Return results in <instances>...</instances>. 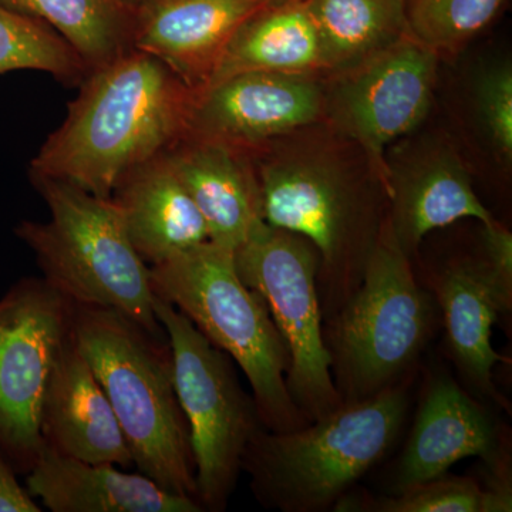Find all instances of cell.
<instances>
[{"label":"cell","mask_w":512,"mask_h":512,"mask_svg":"<svg viewBox=\"0 0 512 512\" xmlns=\"http://www.w3.org/2000/svg\"><path fill=\"white\" fill-rule=\"evenodd\" d=\"M150 282L154 295L237 363L266 430L284 433L312 423L289 394L288 350L264 298L239 276L234 251L204 242L151 265Z\"/></svg>","instance_id":"obj_4"},{"label":"cell","mask_w":512,"mask_h":512,"mask_svg":"<svg viewBox=\"0 0 512 512\" xmlns=\"http://www.w3.org/2000/svg\"><path fill=\"white\" fill-rule=\"evenodd\" d=\"M322 50L323 72L339 74L410 35L404 0H305Z\"/></svg>","instance_id":"obj_22"},{"label":"cell","mask_w":512,"mask_h":512,"mask_svg":"<svg viewBox=\"0 0 512 512\" xmlns=\"http://www.w3.org/2000/svg\"><path fill=\"white\" fill-rule=\"evenodd\" d=\"M323 109L315 74H235L195 96L188 133L254 148L315 123Z\"/></svg>","instance_id":"obj_14"},{"label":"cell","mask_w":512,"mask_h":512,"mask_svg":"<svg viewBox=\"0 0 512 512\" xmlns=\"http://www.w3.org/2000/svg\"><path fill=\"white\" fill-rule=\"evenodd\" d=\"M478 116L491 143L508 163L512 157V69L507 62L493 64L478 76Z\"/></svg>","instance_id":"obj_27"},{"label":"cell","mask_w":512,"mask_h":512,"mask_svg":"<svg viewBox=\"0 0 512 512\" xmlns=\"http://www.w3.org/2000/svg\"><path fill=\"white\" fill-rule=\"evenodd\" d=\"M154 313L173 353L175 390L190 431L197 501L204 511H224L249 441L264 424L254 397L239 383L234 360L156 295Z\"/></svg>","instance_id":"obj_8"},{"label":"cell","mask_w":512,"mask_h":512,"mask_svg":"<svg viewBox=\"0 0 512 512\" xmlns=\"http://www.w3.org/2000/svg\"><path fill=\"white\" fill-rule=\"evenodd\" d=\"M30 180L50 220L22 221L15 234L32 249L46 284L74 306L116 309L167 338L154 313L150 266L128 237L113 198L53 178Z\"/></svg>","instance_id":"obj_5"},{"label":"cell","mask_w":512,"mask_h":512,"mask_svg":"<svg viewBox=\"0 0 512 512\" xmlns=\"http://www.w3.org/2000/svg\"><path fill=\"white\" fill-rule=\"evenodd\" d=\"M262 2L268 3V5H282V3L305 2V0H262Z\"/></svg>","instance_id":"obj_29"},{"label":"cell","mask_w":512,"mask_h":512,"mask_svg":"<svg viewBox=\"0 0 512 512\" xmlns=\"http://www.w3.org/2000/svg\"><path fill=\"white\" fill-rule=\"evenodd\" d=\"M111 198L138 255L150 266L210 241L201 212L165 153L128 171Z\"/></svg>","instance_id":"obj_20"},{"label":"cell","mask_w":512,"mask_h":512,"mask_svg":"<svg viewBox=\"0 0 512 512\" xmlns=\"http://www.w3.org/2000/svg\"><path fill=\"white\" fill-rule=\"evenodd\" d=\"M242 281L264 298L288 350L286 386L309 421L338 410L340 399L323 339L318 249L302 235L259 225L234 251Z\"/></svg>","instance_id":"obj_9"},{"label":"cell","mask_w":512,"mask_h":512,"mask_svg":"<svg viewBox=\"0 0 512 512\" xmlns=\"http://www.w3.org/2000/svg\"><path fill=\"white\" fill-rule=\"evenodd\" d=\"M436 320V302L386 218L359 288L323 320L330 373L342 402L369 399L412 376Z\"/></svg>","instance_id":"obj_6"},{"label":"cell","mask_w":512,"mask_h":512,"mask_svg":"<svg viewBox=\"0 0 512 512\" xmlns=\"http://www.w3.org/2000/svg\"><path fill=\"white\" fill-rule=\"evenodd\" d=\"M248 72H323L318 30L305 2L265 5L252 13L232 36L205 89Z\"/></svg>","instance_id":"obj_21"},{"label":"cell","mask_w":512,"mask_h":512,"mask_svg":"<svg viewBox=\"0 0 512 512\" xmlns=\"http://www.w3.org/2000/svg\"><path fill=\"white\" fill-rule=\"evenodd\" d=\"M342 512H511V483L483 487L471 477L444 476L406 488L400 493L373 497L349 493L335 505Z\"/></svg>","instance_id":"obj_24"},{"label":"cell","mask_w":512,"mask_h":512,"mask_svg":"<svg viewBox=\"0 0 512 512\" xmlns=\"http://www.w3.org/2000/svg\"><path fill=\"white\" fill-rule=\"evenodd\" d=\"M468 457L481 458L491 478L511 480L507 440L490 404L453 377L437 373L424 386L409 440L397 458L390 494L444 476Z\"/></svg>","instance_id":"obj_13"},{"label":"cell","mask_w":512,"mask_h":512,"mask_svg":"<svg viewBox=\"0 0 512 512\" xmlns=\"http://www.w3.org/2000/svg\"><path fill=\"white\" fill-rule=\"evenodd\" d=\"M386 194L387 218L410 258L436 229L466 218L481 224L495 220L474 191L466 167L447 147L430 148L412 164L397 170L389 167Z\"/></svg>","instance_id":"obj_19"},{"label":"cell","mask_w":512,"mask_h":512,"mask_svg":"<svg viewBox=\"0 0 512 512\" xmlns=\"http://www.w3.org/2000/svg\"><path fill=\"white\" fill-rule=\"evenodd\" d=\"M254 167L266 224L318 249L320 306L328 319L359 288L387 210L375 192L320 158L281 156Z\"/></svg>","instance_id":"obj_7"},{"label":"cell","mask_w":512,"mask_h":512,"mask_svg":"<svg viewBox=\"0 0 512 512\" xmlns=\"http://www.w3.org/2000/svg\"><path fill=\"white\" fill-rule=\"evenodd\" d=\"M426 289L441 313L446 343L466 389L490 406L511 412L500 393L494 369L510 363L493 348L491 336L500 316L512 306V264L494 258L481 241L476 256L447 262L430 275Z\"/></svg>","instance_id":"obj_12"},{"label":"cell","mask_w":512,"mask_h":512,"mask_svg":"<svg viewBox=\"0 0 512 512\" xmlns=\"http://www.w3.org/2000/svg\"><path fill=\"white\" fill-rule=\"evenodd\" d=\"M73 316L43 278L20 279L0 298V451L16 474H28L45 446L43 397Z\"/></svg>","instance_id":"obj_10"},{"label":"cell","mask_w":512,"mask_h":512,"mask_svg":"<svg viewBox=\"0 0 512 512\" xmlns=\"http://www.w3.org/2000/svg\"><path fill=\"white\" fill-rule=\"evenodd\" d=\"M412 382L413 375L369 399L343 403L302 429L261 427L242 458L256 500L282 512L333 510L399 439Z\"/></svg>","instance_id":"obj_3"},{"label":"cell","mask_w":512,"mask_h":512,"mask_svg":"<svg viewBox=\"0 0 512 512\" xmlns=\"http://www.w3.org/2000/svg\"><path fill=\"white\" fill-rule=\"evenodd\" d=\"M121 2L126 3L128 6H133V8H136L138 3L141 2V0H121Z\"/></svg>","instance_id":"obj_30"},{"label":"cell","mask_w":512,"mask_h":512,"mask_svg":"<svg viewBox=\"0 0 512 512\" xmlns=\"http://www.w3.org/2000/svg\"><path fill=\"white\" fill-rule=\"evenodd\" d=\"M29 493L52 512H201L195 498L170 493L144 474L63 456L46 444L26 474Z\"/></svg>","instance_id":"obj_18"},{"label":"cell","mask_w":512,"mask_h":512,"mask_svg":"<svg viewBox=\"0 0 512 512\" xmlns=\"http://www.w3.org/2000/svg\"><path fill=\"white\" fill-rule=\"evenodd\" d=\"M505 0H404L407 29L434 52L453 53L483 32Z\"/></svg>","instance_id":"obj_26"},{"label":"cell","mask_w":512,"mask_h":512,"mask_svg":"<svg viewBox=\"0 0 512 512\" xmlns=\"http://www.w3.org/2000/svg\"><path fill=\"white\" fill-rule=\"evenodd\" d=\"M73 336L123 431L138 471L197 500L190 431L175 390L173 353L116 309L74 306Z\"/></svg>","instance_id":"obj_2"},{"label":"cell","mask_w":512,"mask_h":512,"mask_svg":"<svg viewBox=\"0 0 512 512\" xmlns=\"http://www.w3.org/2000/svg\"><path fill=\"white\" fill-rule=\"evenodd\" d=\"M265 5L262 0H141L133 49L156 57L198 94L239 26Z\"/></svg>","instance_id":"obj_15"},{"label":"cell","mask_w":512,"mask_h":512,"mask_svg":"<svg viewBox=\"0 0 512 512\" xmlns=\"http://www.w3.org/2000/svg\"><path fill=\"white\" fill-rule=\"evenodd\" d=\"M0 6L55 30L89 70L133 49L136 8L121 0H0Z\"/></svg>","instance_id":"obj_23"},{"label":"cell","mask_w":512,"mask_h":512,"mask_svg":"<svg viewBox=\"0 0 512 512\" xmlns=\"http://www.w3.org/2000/svg\"><path fill=\"white\" fill-rule=\"evenodd\" d=\"M47 447L87 463L133 466L113 407L72 335L57 353L40 413Z\"/></svg>","instance_id":"obj_16"},{"label":"cell","mask_w":512,"mask_h":512,"mask_svg":"<svg viewBox=\"0 0 512 512\" xmlns=\"http://www.w3.org/2000/svg\"><path fill=\"white\" fill-rule=\"evenodd\" d=\"M165 156L201 212L211 242L235 251L264 224L248 148L187 131Z\"/></svg>","instance_id":"obj_17"},{"label":"cell","mask_w":512,"mask_h":512,"mask_svg":"<svg viewBox=\"0 0 512 512\" xmlns=\"http://www.w3.org/2000/svg\"><path fill=\"white\" fill-rule=\"evenodd\" d=\"M437 64L439 53L406 35L338 74L330 114L336 126L363 148L384 192L389 184L386 148L426 119Z\"/></svg>","instance_id":"obj_11"},{"label":"cell","mask_w":512,"mask_h":512,"mask_svg":"<svg viewBox=\"0 0 512 512\" xmlns=\"http://www.w3.org/2000/svg\"><path fill=\"white\" fill-rule=\"evenodd\" d=\"M18 474L0 451V512H40L35 497L18 481Z\"/></svg>","instance_id":"obj_28"},{"label":"cell","mask_w":512,"mask_h":512,"mask_svg":"<svg viewBox=\"0 0 512 512\" xmlns=\"http://www.w3.org/2000/svg\"><path fill=\"white\" fill-rule=\"evenodd\" d=\"M195 96L156 57L127 50L86 74L66 119L33 158L30 177L110 198L128 171L187 133Z\"/></svg>","instance_id":"obj_1"},{"label":"cell","mask_w":512,"mask_h":512,"mask_svg":"<svg viewBox=\"0 0 512 512\" xmlns=\"http://www.w3.org/2000/svg\"><path fill=\"white\" fill-rule=\"evenodd\" d=\"M39 70L66 83H80L89 73L72 46L40 20L0 6V76Z\"/></svg>","instance_id":"obj_25"}]
</instances>
